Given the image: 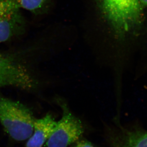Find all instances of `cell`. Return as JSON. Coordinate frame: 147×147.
Wrapping results in <instances>:
<instances>
[{"label":"cell","mask_w":147,"mask_h":147,"mask_svg":"<svg viewBox=\"0 0 147 147\" xmlns=\"http://www.w3.org/2000/svg\"><path fill=\"white\" fill-rule=\"evenodd\" d=\"M102 13L113 30L123 36L137 28L142 16L140 0H98Z\"/></svg>","instance_id":"1"},{"label":"cell","mask_w":147,"mask_h":147,"mask_svg":"<svg viewBox=\"0 0 147 147\" xmlns=\"http://www.w3.org/2000/svg\"><path fill=\"white\" fill-rule=\"evenodd\" d=\"M34 119L32 112L25 105L0 97V123L13 140H28L33 133Z\"/></svg>","instance_id":"2"},{"label":"cell","mask_w":147,"mask_h":147,"mask_svg":"<svg viewBox=\"0 0 147 147\" xmlns=\"http://www.w3.org/2000/svg\"><path fill=\"white\" fill-rule=\"evenodd\" d=\"M62 116L57 122L52 133L47 142V147H67L77 142L84 133L79 119L71 113L67 105L61 103Z\"/></svg>","instance_id":"3"},{"label":"cell","mask_w":147,"mask_h":147,"mask_svg":"<svg viewBox=\"0 0 147 147\" xmlns=\"http://www.w3.org/2000/svg\"><path fill=\"white\" fill-rule=\"evenodd\" d=\"M24 24L20 9L11 0H0V43L23 31Z\"/></svg>","instance_id":"4"},{"label":"cell","mask_w":147,"mask_h":147,"mask_svg":"<svg viewBox=\"0 0 147 147\" xmlns=\"http://www.w3.org/2000/svg\"><path fill=\"white\" fill-rule=\"evenodd\" d=\"M28 71L16 58L4 55L0 59V78L8 86L22 88L28 79Z\"/></svg>","instance_id":"5"},{"label":"cell","mask_w":147,"mask_h":147,"mask_svg":"<svg viewBox=\"0 0 147 147\" xmlns=\"http://www.w3.org/2000/svg\"><path fill=\"white\" fill-rule=\"evenodd\" d=\"M111 147H147V131L119 127L110 138Z\"/></svg>","instance_id":"6"},{"label":"cell","mask_w":147,"mask_h":147,"mask_svg":"<svg viewBox=\"0 0 147 147\" xmlns=\"http://www.w3.org/2000/svg\"><path fill=\"white\" fill-rule=\"evenodd\" d=\"M56 124L57 121L50 114L35 119L33 133L28 139L26 147H42L51 136Z\"/></svg>","instance_id":"7"},{"label":"cell","mask_w":147,"mask_h":147,"mask_svg":"<svg viewBox=\"0 0 147 147\" xmlns=\"http://www.w3.org/2000/svg\"><path fill=\"white\" fill-rule=\"evenodd\" d=\"M19 8L24 9L34 13L44 11L51 0H11Z\"/></svg>","instance_id":"8"},{"label":"cell","mask_w":147,"mask_h":147,"mask_svg":"<svg viewBox=\"0 0 147 147\" xmlns=\"http://www.w3.org/2000/svg\"><path fill=\"white\" fill-rule=\"evenodd\" d=\"M74 147H95L93 145L87 140H79L76 142Z\"/></svg>","instance_id":"9"},{"label":"cell","mask_w":147,"mask_h":147,"mask_svg":"<svg viewBox=\"0 0 147 147\" xmlns=\"http://www.w3.org/2000/svg\"><path fill=\"white\" fill-rule=\"evenodd\" d=\"M7 86V84L3 79L0 78V87Z\"/></svg>","instance_id":"10"},{"label":"cell","mask_w":147,"mask_h":147,"mask_svg":"<svg viewBox=\"0 0 147 147\" xmlns=\"http://www.w3.org/2000/svg\"><path fill=\"white\" fill-rule=\"evenodd\" d=\"M142 5L146 6L147 7V0H140Z\"/></svg>","instance_id":"11"}]
</instances>
